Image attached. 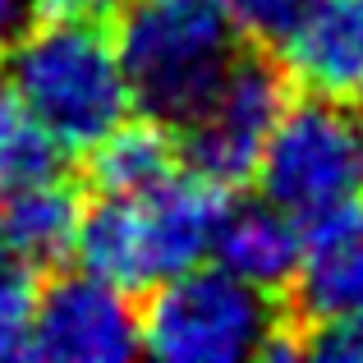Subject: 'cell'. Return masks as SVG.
Listing matches in <instances>:
<instances>
[{
  "label": "cell",
  "mask_w": 363,
  "mask_h": 363,
  "mask_svg": "<svg viewBox=\"0 0 363 363\" xmlns=\"http://www.w3.org/2000/svg\"><path fill=\"white\" fill-rule=\"evenodd\" d=\"M37 318V267L0 244V359L28 354Z\"/></svg>",
  "instance_id": "5bb4252c"
},
{
  "label": "cell",
  "mask_w": 363,
  "mask_h": 363,
  "mask_svg": "<svg viewBox=\"0 0 363 363\" xmlns=\"http://www.w3.org/2000/svg\"><path fill=\"white\" fill-rule=\"evenodd\" d=\"M143 350V313L133 294L92 272L55 276L37 294L28 359L46 363H124Z\"/></svg>",
  "instance_id": "52a82bcc"
},
{
  "label": "cell",
  "mask_w": 363,
  "mask_h": 363,
  "mask_svg": "<svg viewBox=\"0 0 363 363\" xmlns=\"http://www.w3.org/2000/svg\"><path fill=\"white\" fill-rule=\"evenodd\" d=\"M281 60L308 92L363 101V0H308L281 37Z\"/></svg>",
  "instance_id": "9c48e42d"
},
{
  "label": "cell",
  "mask_w": 363,
  "mask_h": 363,
  "mask_svg": "<svg viewBox=\"0 0 363 363\" xmlns=\"http://www.w3.org/2000/svg\"><path fill=\"white\" fill-rule=\"evenodd\" d=\"M5 69L60 152H88L133 106L120 46L97 23L37 18L33 33L9 42Z\"/></svg>",
  "instance_id": "7a4b0ae2"
},
{
  "label": "cell",
  "mask_w": 363,
  "mask_h": 363,
  "mask_svg": "<svg viewBox=\"0 0 363 363\" xmlns=\"http://www.w3.org/2000/svg\"><path fill=\"white\" fill-rule=\"evenodd\" d=\"M212 257L225 272H235L240 281L257 285L267 294L290 290L303 262V225L276 203L230 207Z\"/></svg>",
  "instance_id": "30bf717a"
},
{
  "label": "cell",
  "mask_w": 363,
  "mask_h": 363,
  "mask_svg": "<svg viewBox=\"0 0 363 363\" xmlns=\"http://www.w3.org/2000/svg\"><path fill=\"white\" fill-rule=\"evenodd\" d=\"M55 166H60V143L5 79L0 83V194L55 175Z\"/></svg>",
  "instance_id": "4fadbf2b"
},
{
  "label": "cell",
  "mask_w": 363,
  "mask_h": 363,
  "mask_svg": "<svg viewBox=\"0 0 363 363\" xmlns=\"http://www.w3.org/2000/svg\"><path fill=\"white\" fill-rule=\"evenodd\" d=\"M363 313V203L303 221V262L290 285L299 336Z\"/></svg>",
  "instance_id": "ba28073f"
},
{
  "label": "cell",
  "mask_w": 363,
  "mask_h": 363,
  "mask_svg": "<svg viewBox=\"0 0 363 363\" xmlns=\"http://www.w3.org/2000/svg\"><path fill=\"white\" fill-rule=\"evenodd\" d=\"M240 23L225 0H133L120 9V60L133 106L189 124L240 55Z\"/></svg>",
  "instance_id": "3957f363"
},
{
  "label": "cell",
  "mask_w": 363,
  "mask_h": 363,
  "mask_svg": "<svg viewBox=\"0 0 363 363\" xmlns=\"http://www.w3.org/2000/svg\"><path fill=\"white\" fill-rule=\"evenodd\" d=\"M83 203L60 175L18 184L0 194V244L33 267H55L74 253Z\"/></svg>",
  "instance_id": "7c38bea8"
},
{
  "label": "cell",
  "mask_w": 363,
  "mask_h": 363,
  "mask_svg": "<svg viewBox=\"0 0 363 363\" xmlns=\"http://www.w3.org/2000/svg\"><path fill=\"white\" fill-rule=\"evenodd\" d=\"M225 9H230V18L240 23L248 42H281L299 23L308 0H225Z\"/></svg>",
  "instance_id": "9a60e30c"
},
{
  "label": "cell",
  "mask_w": 363,
  "mask_h": 363,
  "mask_svg": "<svg viewBox=\"0 0 363 363\" xmlns=\"http://www.w3.org/2000/svg\"><path fill=\"white\" fill-rule=\"evenodd\" d=\"M88 184L92 194H147V189L166 184L179 170V133L175 124L157 116H124L101 143H92L88 152Z\"/></svg>",
  "instance_id": "8fae6325"
},
{
  "label": "cell",
  "mask_w": 363,
  "mask_h": 363,
  "mask_svg": "<svg viewBox=\"0 0 363 363\" xmlns=\"http://www.w3.org/2000/svg\"><path fill=\"white\" fill-rule=\"evenodd\" d=\"M230 207V189L194 166L133 198L97 194L83 207L74 257L83 272L143 294L189 267H203L216 253Z\"/></svg>",
  "instance_id": "6da1fadb"
},
{
  "label": "cell",
  "mask_w": 363,
  "mask_h": 363,
  "mask_svg": "<svg viewBox=\"0 0 363 363\" xmlns=\"http://www.w3.org/2000/svg\"><path fill=\"white\" fill-rule=\"evenodd\" d=\"M33 18H79V23H101L120 14L129 0H23Z\"/></svg>",
  "instance_id": "e0dca14e"
},
{
  "label": "cell",
  "mask_w": 363,
  "mask_h": 363,
  "mask_svg": "<svg viewBox=\"0 0 363 363\" xmlns=\"http://www.w3.org/2000/svg\"><path fill=\"white\" fill-rule=\"evenodd\" d=\"M303 359H327V363H363V313L345 322H331L303 336Z\"/></svg>",
  "instance_id": "2e32d148"
},
{
  "label": "cell",
  "mask_w": 363,
  "mask_h": 363,
  "mask_svg": "<svg viewBox=\"0 0 363 363\" xmlns=\"http://www.w3.org/2000/svg\"><path fill=\"white\" fill-rule=\"evenodd\" d=\"M290 69L267 51H240L189 124H179V147L194 170L225 189H240L257 179L262 152L272 143L276 124L290 111Z\"/></svg>",
  "instance_id": "8992f818"
},
{
  "label": "cell",
  "mask_w": 363,
  "mask_h": 363,
  "mask_svg": "<svg viewBox=\"0 0 363 363\" xmlns=\"http://www.w3.org/2000/svg\"><path fill=\"white\" fill-rule=\"evenodd\" d=\"M262 198L313 221L322 212L363 203V101L313 97L290 101L257 166Z\"/></svg>",
  "instance_id": "277c9868"
},
{
  "label": "cell",
  "mask_w": 363,
  "mask_h": 363,
  "mask_svg": "<svg viewBox=\"0 0 363 363\" xmlns=\"http://www.w3.org/2000/svg\"><path fill=\"white\" fill-rule=\"evenodd\" d=\"M281 327L267 290L240 281L235 272L189 267L152 285L143 308V350L166 363H240L262 354L267 336Z\"/></svg>",
  "instance_id": "5b68a950"
},
{
  "label": "cell",
  "mask_w": 363,
  "mask_h": 363,
  "mask_svg": "<svg viewBox=\"0 0 363 363\" xmlns=\"http://www.w3.org/2000/svg\"><path fill=\"white\" fill-rule=\"evenodd\" d=\"M18 5H23V0H0V60H5L9 42H14V28H18Z\"/></svg>",
  "instance_id": "ac0fdd59"
}]
</instances>
